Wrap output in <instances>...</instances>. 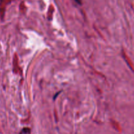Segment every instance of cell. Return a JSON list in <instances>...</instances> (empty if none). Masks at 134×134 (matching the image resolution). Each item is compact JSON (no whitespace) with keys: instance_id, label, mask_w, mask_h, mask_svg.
Wrapping results in <instances>:
<instances>
[{"instance_id":"cell-1","label":"cell","mask_w":134,"mask_h":134,"mask_svg":"<svg viewBox=\"0 0 134 134\" xmlns=\"http://www.w3.org/2000/svg\"><path fill=\"white\" fill-rule=\"evenodd\" d=\"M60 92H59L56 93V94H55V96H54V98H53V99H54V100H55V99H56V97H57V96H58V95H59V93H60Z\"/></svg>"}]
</instances>
